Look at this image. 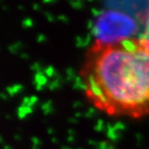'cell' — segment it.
Returning <instances> with one entry per match:
<instances>
[{"instance_id": "3", "label": "cell", "mask_w": 149, "mask_h": 149, "mask_svg": "<svg viewBox=\"0 0 149 149\" xmlns=\"http://www.w3.org/2000/svg\"><path fill=\"white\" fill-rule=\"evenodd\" d=\"M109 8L120 10L131 15L143 27L149 9V0H107Z\"/></svg>"}, {"instance_id": "6", "label": "cell", "mask_w": 149, "mask_h": 149, "mask_svg": "<svg viewBox=\"0 0 149 149\" xmlns=\"http://www.w3.org/2000/svg\"><path fill=\"white\" fill-rule=\"evenodd\" d=\"M2 8H3V10H5V11H7V10H8V7H7V6H2Z\"/></svg>"}, {"instance_id": "2", "label": "cell", "mask_w": 149, "mask_h": 149, "mask_svg": "<svg viewBox=\"0 0 149 149\" xmlns=\"http://www.w3.org/2000/svg\"><path fill=\"white\" fill-rule=\"evenodd\" d=\"M142 25L136 19L122 11L107 8L101 12L93 24V42L113 44L138 39Z\"/></svg>"}, {"instance_id": "8", "label": "cell", "mask_w": 149, "mask_h": 149, "mask_svg": "<svg viewBox=\"0 0 149 149\" xmlns=\"http://www.w3.org/2000/svg\"><path fill=\"white\" fill-rule=\"evenodd\" d=\"M2 2V0H0V3H1Z\"/></svg>"}, {"instance_id": "1", "label": "cell", "mask_w": 149, "mask_h": 149, "mask_svg": "<svg viewBox=\"0 0 149 149\" xmlns=\"http://www.w3.org/2000/svg\"><path fill=\"white\" fill-rule=\"evenodd\" d=\"M79 77L84 96L99 111L131 120L149 116V53L138 39L93 42Z\"/></svg>"}, {"instance_id": "7", "label": "cell", "mask_w": 149, "mask_h": 149, "mask_svg": "<svg viewBox=\"0 0 149 149\" xmlns=\"http://www.w3.org/2000/svg\"><path fill=\"white\" fill-rule=\"evenodd\" d=\"M19 8H20V10H23L24 9V7L22 6H19Z\"/></svg>"}, {"instance_id": "4", "label": "cell", "mask_w": 149, "mask_h": 149, "mask_svg": "<svg viewBox=\"0 0 149 149\" xmlns=\"http://www.w3.org/2000/svg\"><path fill=\"white\" fill-rule=\"evenodd\" d=\"M138 41H139L141 46L144 48V49L149 53V9L142 27L141 33L139 37H138Z\"/></svg>"}, {"instance_id": "5", "label": "cell", "mask_w": 149, "mask_h": 149, "mask_svg": "<svg viewBox=\"0 0 149 149\" xmlns=\"http://www.w3.org/2000/svg\"><path fill=\"white\" fill-rule=\"evenodd\" d=\"M23 25L24 26H27V25H30V19H26L23 22Z\"/></svg>"}]
</instances>
